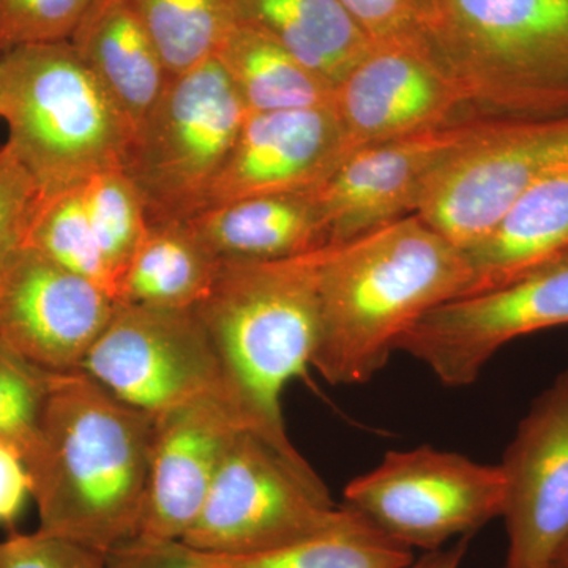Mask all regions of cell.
<instances>
[{
	"label": "cell",
	"mask_w": 568,
	"mask_h": 568,
	"mask_svg": "<svg viewBox=\"0 0 568 568\" xmlns=\"http://www.w3.org/2000/svg\"><path fill=\"white\" fill-rule=\"evenodd\" d=\"M470 280L465 250L417 213L325 246L313 368L332 386L369 383L407 328L437 306L465 297Z\"/></svg>",
	"instance_id": "1"
},
{
	"label": "cell",
	"mask_w": 568,
	"mask_h": 568,
	"mask_svg": "<svg viewBox=\"0 0 568 568\" xmlns=\"http://www.w3.org/2000/svg\"><path fill=\"white\" fill-rule=\"evenodd\" d=\"M153 417L85 373H54L29 462L40 528L103 552L138 537Z\"/></svg>",
	"instance_id": "2"
},
{
	"label": "cell",
	"mask_w": 568,
	"mask_h": 568,
	"mask_svg": "<svg viewBox=\"0 0 568 568\" xmlns=\"http://www.w3.org/2000/svg\"><path fill=\"white\" fill-rule=\"evenodd\" d=\"M325 246L284 260L222 261L211 293L194 306L231 402L253 429L282 443H291L284 388L306 375L320 336Z\"/></svg>",
	"instance_id": "3"
},
{
	"label": "cell",
	"mask_w": 568,
	"mask_h": 568,
	"mask_svg": "<svg viewBox=\"0 0 568 568\" xmlns=\"http://www.w3.org/2000/svg\"><path fill=\"white\" fill-rule=\"evenodd\" d=\"M429 47L473 114H568V0H435Z\"/></svg>",
	"instance_id": "4"
},
{
	"label": "cell",
	"mask_w": 568,
	"mask_h": 568,
	"mask_svg": "<svg viewBox=\"0 0 568 568\" xmlns=\"http://www.w3.org/2000/svg\"><path fill=\"white\" fill-rule=\"evenodd\" d=\"M7 145L41 196L125 170L132 123L70 41L17 48L0 58Z\"/></svg>",
	"instance_id": "5"
},
{
	"label": "cell",
	"mask_w": 568,
	"mask_h": 568,
	"mask_svg": "<svg viewBox=\"0 0 568 568\" xmlns=\"http://www.w3.org/2000/svg\"><path fill=\"white\" fill-rule=\"evenodd\" d=\"M345 514L293 443L244 428L182 541L209 555H260L334 528Z\"/></svg>",
	"instance_id": "6"
},
{
	"label": "cell",
	"mask_w": 568,
	"mask_h": 568,
	"mask_svg": "<svg viewBox=\"0 0 568 568\" xmlns=\"http://www.w3.org/2000/svg\"><path fill=\"white\" fill-rule=\"evenodd\" d=\"M246 115L216 55L171 78L125 164L151 223L185 222L203 211Z\"/></svg>",
	"instance_id": "7"
},
{
	"label": "cell",
	"mask_w": 568,
	"mask_h": 568,
	"mask_svg": "<svg viewBox=\"0 0 568 568\" xmlns=\"http://www.w3.org/2000/svg\"><path fill=\"white\" fill-rule=\"evenodd\" d=\"M345 504L403 547L436 551L500 518L504 477L455 452L394 450L349 481Z\"/></svg>",
	"instance_id": "8"
},
{
	"label": "cell",
	"mask_w": 568,
	"mask_h": 568,
	"mask_svg": "<svg viewBox=\"0 0 568 568\" xmlns=\"http://www.w3.org/2000/svg\"><path fill=\"white\" fill-rule=\"evenodd\" d=\"M564 171H568V114L499 119L428 179L414 213L466 252L523 194Z\"/></svg>",
	"instance_id": "9"
},
{
	"label": "cell",
	"mask_w": 568,
	"mask_h": 568,
	"mask_svg": "<svg viewBox=\"0 0 568 568\" xmlns=\"http://www.w3.org/2000/svg\"><path fill=\"white\" fill-rule=\"evenodd\" d=\"M81 372L152 417L203 396H230L211 336L194 308L118 304Z\"/></svg>",
	"instance_id": "10"
},
{
	"label": "cell",
	"mask_w": 568,
	"mask_h": 568,
	"mask_svg": "<svg viewBox=\"0 0 568 568\" xmlns=\"http://www.w3.org/2000/svg\"><path fill=\"white\" fill-rule=\"evenodd\" d=\"M568 324V260L499 290L455 298L407 328L396 351L447 387L476 383L500 347Z\"/></svg>",
	"instance_id": "11"
},
{
	"label": "cell",
	"mask_w": 568,
	"mask_h": 568,
	"mask_svg": "<svg viewBox=\"0 0 568 568\" xmlns=\"http://www.w3.org/2000/svg\"><path fill=\"white\" fill-rule=\"evenodd\" d=\"M496 121L469 114L347 156L327 181L312 190L324 216L328 245L353 241L416 212L428 179Z\"/></svg>",
	"instance_id": "12"
},
{
	"label": "cell",
	"mask_w": 568,
	"mask_h": 568,
	"mask_svg": "<svg viewBox=\"0 0 568 568\" xmlns=\"http://www.w3.org/2000/svg\"><path fill=\"white\" fill-rule=\"evenodd\" d=\"M499 467L503 568H555L568 540V366L534 399Z\"/></svg>",
	"instance_id": "13"
},
{
	"label": "cell",
	"mask_w": 568,
	"mask_h": 568,
	"mask_svg": "<svg viewBox=\"0 0 568 568\" xmlns=\"http://www.w3.org/2000/svg\"><path fill=\"white\" fill-rule=\"evenodd\" d=\"M115 308L102 287L28 246L0 274V339L51 373L80 372Z\"/></svg>",
	"instance_id": "14"
},
{
	"label": "cell",
	"mask_w": 568,
	"mask_h": 568,
	"mask_svg": "<svg viewBox=\"0 0 568 568\" xmlns=\"http://www.w3.org/2000/svg\"><path fill=\"white\" fill-rule=\"evenodd\" d=\"M332 106L347 156L473 114L428 52L390 43H373L351 67L335 84Z\"/></svg>",
	"instance_id": "15"
},
{
	"label": "cell",
	"mask_w": 568,
	"mask_h": 568,
	"mask_svg": "<svg viewBox=\"0 0 568 568\" xmlns=\"http://www.w3.org/2000/svg\"><path fill=\"white\" fill-rule=\"evenodd\" d=\"M252 428L226 395H207L153 417L148 499L138 537L182 540L234 437Z\"/></svg>",
	"instance_id": "16"
},
{
	"label": "cell",
	"mask_w": 568,
	"mask_h": 568,
	"mask_svg": "<svg viewBox=\"0 0 568 568\" xmlns=\"http://www.w3.org/2000/svg\"><path fill=\"white\" fill-rule=\"evenodd\" d=\"M346 156L345 133L332 104L248 114L204 209L264 194L312 192Z\"/></svg>",
	"instance_id": "17"
},
{
	"label": "cell",
	"mask_w": 568,
	"mask_h": 568,
	"mask_svg": "<svg viewBox=\"0 0 568 568\" xmlns=\"http://www.w3.org/2000/svg\"><path fill=\"white\" fill-rule=\"evenodd\" d=\"M466 254L473 280L465 297L499 290L567 261L568 171L523 194Z\"/></svg>",
	"instance_id": "18"
},
{
	"label": "cell",
	"mask_w": 568,
	"mask_h": 568,
	"mask_svg": "<svg viewBox=\"0 0 568 568\" xmlns=\"http://www.w3.org/2000/svg\"><path fill=\"white\" fill-rule=\"evenodd\" d=\"M220 261H275L328 245L313 192L264 194L212 205L185 220Z\"/></svg>",
	"instance_id": "19"
},
{
	"label": "cell",
	"mask_w": 568,
	"mask_h": 568,
	"mask_svg": "<svg viewBox=\"0 0 568 568\" xmlns=\"http://www.w3.org/2000/svg\"><path fill=\"white\" fill-rule=\"evenodd\" d=\"M70 43L136 134L171 77L133 0H93Z\"/></svg>",
	"instance_id": "20"
},
{
	"label": "cell",
	"mask_w": 568,
	"mask_h": 568,
	"mask_svg": "<svg viewBox=\"0 0 568 568\" xmlns=\"http://www.w3.org/2000/svg\"><path fill=\"white\" fill-rule=\"evenodd\" d=\"M235 13L334 85L373 47L342 0H235Z\"/></svg>",
	"instance_id": "21"
},
{
	"label": "cell",
	"mask_w": 568,
	"mask_h": 568,
	"mask_svg": "<svg viewBox=\"0 0 568 568\" xmlns=\"http://www.w3.org/2000/svg\"><path fill=\"white\" fill-rule=\"evenodd\" d=\"M220 267L189 223H151L123 272L118 304L194 308L211 293Z\"/></svg>",
	"instance_id": "22"
},
{
	"label": "cell",
	"mask_w": 568,
	"mask_h": 568,
	"mask_svg": "<svg viewBox=\"0 0 568 568\" xmlns=\"http://www.w3.org/2000/svg\"><path fill=\"white\" fill-rule=\"evenodd\" d=\"M216 58L248 114L308 110L334 102L332 82L252 26L237 22Z\"/></svg>",
	"instance_id": "23"
},
{
	"label": "cell",
	"mask_w": 568,
	"mask_h": 568,
	"mask_svg": "<svg viewBox=\"0 0 568 568\" xmlns=\"http://www.w3.org/2000/svg\"><path fill=\"white\" fill-rule=\"evenodd\" d=\"M345 507V517L317 536L260 555H211L213 568H403L413 562V549Z\"/></svg>",
	"instance_id": "24"
},
{
	"label": "cell",
	"mask_w": 568,
	"mask_h": 568,
	"mask_svg": "<svg viewBox=\"0 0 568 568\" xmlns=\"http://www.w3.org/2000/svg\"><path fill=\"white\" fill-rule=\"evenodd\" d=\"M170 77L215 58L237 24L235 0H133Z\"/></svg>",
	"instance_id": "25"
},
{
	"label": "cell",
	"mask_w": 568,
	"mask_h": 568,
	"mask_svg": "<svg viewBox=\"0 0 568 568\" xmlns=\"http://www.w3.org/2000/svg\"><path fill=\"white\" fill-rule=\"evenodd\" d=\"M26 246L95 283L118 302V282L93 233L82 183L40 197Z\"/></svg>",
	"instance_id": "26"
},
{
	"label": "cell",
	"mask_w": 568,
	"mask_h": 568,
	"mask_svg": "<svg viewBox=\"0 0 568 568\" xmlns=\"http://www.w3.org/2000/svg\"><path fill=\"white\" fill-rule=\"evenodd\" d=\"M82 194L119 294L123 272L151 227L148 207L136 183L123 168L93 175L82 183Z\"/></svg>",
	"instance_id": "27"
},
{
	"label": "cell",
	"mask_w": 568,
	"mask_h": 568,
	"mask_svg": "<svg viewBox=\"0 0 568 568\" xmlns=\"http://www.w3.org/2000/svg\"><path fill=\"white\" fill-rule=\"evenodd\" d=\"M52 376L0 339V440L18 448L26 465L39 447Z\"/></svg>",
	"instance_id": "28"
},
{
	"label": "cell",
	"mask_w": 568,
	"mask_h": 568,
	"mask_svg": "<svg viewBox=\"0 0 568 568\" xmlns=\"http://www.w3.org/2000/svg\"><path fill=\"white\" fill-rule=\"evenodd\" d=\"M93 0H0V54L70 41Z\"/></svg>",
	"instance_id": "29"
},
{
	"label": "cell",
	"mask_w": 568,
	"mask_h": 568,
	"mask_svg": "<svg viewBox=\"0 0 568 568\" xmlns=\"http://www.w3.org/2000/svg\"><path fill=\"white\" fill-rule=\"evenodd\" d=\"M342 3L373 43L416 48L435 59L429 47L435 0H342Z\"/></svg>",
	"instance_id": "30"
},
{
	"label": "cell",
	"mask_w": 568,
	"mask_h": 568,
	"mask_svg": "<svg viewBox=\"0 0 568 568\" xmlns=\"http://www.w3.org/2000/svg\"><path fill=\"white\" fill-rule=\"evenodd\" d=\"M41 192L9 145L0 149V274L26 248Z\"/></svg>",
	"instance_id": "31"
},
{
	"label": "cell",
	"mask_w": 568,
	"mask_h": 568,
	"mask_svg": "<svg viewBox=\"0 0 568 568\" xmlns=\"http://www.w3.org/2000/svg\"><path fill=\"white\" fill-rule=\"evenodd\" d=\"M108 552L36 530L0 538V568H104Z\"/></svg>",
	"instance_id": "32"
},
{
	"label": "cell",
	"mask_w": 568,
	"mask_h": 568,
	"mask_svg": "<svg viewBox=\"0 0 568 568\" xmlns=\"http://www.w3.org/2000/svg\"><path fill=\"white\" fill-rule=\"evenodd\" d=\"M104 568H213L211 555L182 540L136 537L108 552Z\"/></svg>",
	"instance_id": "33"
},
{
	"label": "cell",
	"mask_w": 568,
	"mask_h": 568,
	"mask_svg": "<svg viewBox=\"0 0 568 568\" xmlns=\"http://www.w3.org/2000/svg\"><path fill=\"white\" fill-rule=\"evenodd\" d=\"M32 496L29 467L18 448L0 440V525H13Z\"/></svg>",
	"instance_id": "34"
},
{
	"label": "cell",
	"mask_w": 568,
	"mask_h": 568,
	"mask_svg": "<svg viewBox=\"0 0 568 568\" xmlns=\"http://www.w3.org/2000/svg\"><path fill=\"white\" fill-rule=\"evenodd\" d=\"M469 540L470 537L459 538L452 547L425 552L422 558H414L409 566L403 568H459L469 548Z\"/></svg>",
	"instance_id": "35"
},
{
	"label": "cell",
	"mask_w": 568,
	"mask_h": 568,
	"mask_svg": "<svg viewBox=\"0 0 568 568\" xmlns=\"http://www.w3.org/2000/svg\"><path fill=\"white\" fill-rule=\"evenodd\" d=\"M555 568H568V540L560 548L558 558H556Z\"/></svg>",
	"instance_id": "36"
},
{
	"label": "cell",
	"mask_w": 568,
	"mask_h": 568,
	"mask_svg": "<svg viewBox=\"0 0 568 568\" xmlns=\"http://www.w3.org/2000/svg\"><path fill=\"white\" fill-rule=\"evenodd\" d=\"M0 106H2V74H0Z\"/></svg>",
	"instance_id": "37"
}]
</instances>
